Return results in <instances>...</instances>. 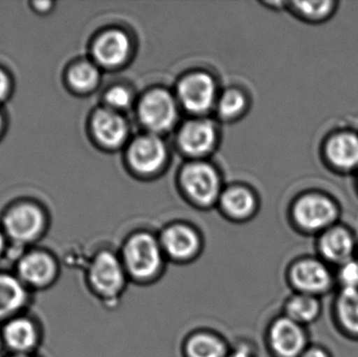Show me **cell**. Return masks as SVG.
<instances>
[{
	"label": "cell",
	"instance_id": "34",
	"mask_svg": "<svg viewBox=\"0 0 358 357\" xmlns=\"http://www.w3.org/2000/svg\"><path fill=\"white\" fill-rule=\"evenodd\" d=\"M4 357H42L40 356L39 354H15V356H13V354H8V356H6Z\"/></svg>",
	"mask_w": 358,
	"mask_h": 357
},
{
	"label": "cell",
	"instance_id": "12",
	"mask_svg": "<svg viewBox=\"0 0 358 357\" xmlns=\"http://www.w3.org/2000/svg\"><path fill=\"white\" fill-rule=\"evenodd\" d=\"M159 242L168 261L176 264L189 263L201 252L199 235L193 228L185 224L168 226L162 233Z\"/></svg>",
	"mask_w": 358,
	"mask_h": 357
},
{
	"label": "cell",
	"instance_id": "7",
	"mask_svg": "<svg viewBox=\"0 0 358 357\" xmlns=\"http://www.w3.org/2000/svg\"><path fill=\"white\" fill-rule=\"evenodd\" d=\"M1 330L6 356L38 354L43 343V327L29 312L4 322Z\"/></svg>",
	"mask_w": 358,
	"mask_h": 357
},
{
	"label": "cell",
	"instance_id": "2",
	"mask_svg": "<svg viewBox=\"0 0 358 357\" xmlns=\"http://www.w3.org/2000/svg\"><path fill=\"white\" fill-rule=\"evenodd\" d=\"M88 291L106 305L121 300L130 282L119 254L103 249L88 260L85 268Z\"/></svg>",
	"mask_w": 358,
	"mask_h": 357
},
{
	"label": "cell",
	"instance_id": "15",
	"mask_svg": "<svg viewBox=\"0 0 358 357\" xmlns=\"http://www.w3.org/2000/svg\"><path fill=\"white\" fill-rule=\"evenodd\" d=\"M216 96V85L212 77L203 73H192L181 80L178 96L183 106L191 112H206L212 107Z\"/></svg>",
	"mask_w": 358,
	"mask_h": 357
},
{
	"label": "cell",
	"instance_id": "6",
	"mask_svg": "<svg viewBox=\"0 0 358 357\" xmlns=\"http://www.w3.org/2000/svg\"><path fill=\"white\" fill-rule=\"evenodd\" d=\"M45 214L33 203H20L8 210L2 218L1 228L8 242L29 249L45 234Z\"/></svg>",
	"mask_w": 358,
	"mask_h": 357
},
{
	"label": "cell",
	"instance_id": "32",
	"mask_svg": "<svg viewBox=\"0 0 358 357\" xmlns=\"http://www.w3.org/2000/svg\"><path fill=\"white\" fill-rule=\"evenodd\" d=\"M8 245H10V242H8V238H6L1 226H0V262L4 261V259H6Z\"/></svg>",
	"mask_w": 358,
	"mask_h": 357
},
{
	"label": "cell",
	"instance_id": "23",
	"mask_svg": "<svg viewBox=\"0 0 358 357\" xmlns=\"http://www.w3.org/2000/svg\"><path fill=\"white\" fill-rule=\"evenodd\" d=\"M221 205L229 217L242 220L254 213L256 201L254 195L246 189L233 188L222 195Z\"/></svg>",
	"mask_w": 358,
	"mask_h": 357
},
{
	"label": "cell",
	"instance_id": "5",
	"mask_svg": "<svg viewBox=\"0 0 358 357\" xmlns=\"http://www.w3.org/2000/svg\"><path fill=\"white\" fill-rule=\"evenodd\" d=\"M19 280L31 293L48 291L58 282L60 261L54 253L39 247H29L12 268Z\"/></svg>",
	"mask_w": 358,
	"mask_h": 357
},
{
	"label": "cell",
	"instance_id": "33",
	"mask_svg": "<svg viewBox=\"0 0 358 357\" xmlns=\"http://www.w3.org/2000/svg\"><path fill=\"white\" fill-rule=\"evenodd\" d=\"M0 356H6V349H4L3 337H2L1 325H0Z\"/></svg>",
	"mask_w": 358,
	"mask_h": 357
},
{
	"label": "cell",
	"instance_id": "17",
	"mask_svg": "<svg viewBox=\"0 0 358 357\" xmlns=\"http://www.w3.org/2000/svg\"><path fill=\"white\" fill-rule=\"evenodd\" d=\"M331 316L343 337L358 342V289H336Z\"/></svg>",
	"mask_w": 358,
	"mask_h": 357
},
{
	"label": "cell",
	"instance_id": "10",
	"mask_svg": "<svg viewBox=\"0 0 358 357\" xmlns=\"http://www.w3.org/2000/svg\"><path fill=\"white\" fill-rule=\"evenodd\" d=\"M324 163L338 174L358 172V132L338 129L326 136L322 147Z\"/></svg>",
	"mask_w": 358,
	"mask_h": 357
},
{
	"label": "cell",
	"instance_id": "35",
	"mask_svg": "<svg viewBox=\"0 0 358 357\" xmlns=\"http://www.w3.org/2000/svg\"><path fill=\"white\" fill-rule=\"evenodd\" d=\"M2 127H3V119H2V115L0 113V132H1Z\"/></svg>",
	"mask_w": 358,
	"mask_h": 357
},
{
	"label": "cell",
	"instance_id": "18",
	"mask_svg": "<svg viewBox=\"0 0 358 357\" xmlns=\"http://www.w3.org/2000/svg\"><path fill=\"white\" fill-rule=\"evenodd\" d=\"M216 142V131L210 122L194 119L181 128L178 136L180 148L194 156L206 154L212 150Z\"/></svg>",
	"mask_w": 358,
	"mask_h": 357
},
{
	"label": "cell",
	"instance_id": "24",
	"mask_svg": "<svg viewBox=\"0 0 358 357\" xmlns=\"http://www.w3.org/2000/svg\"><path fill=\"white\" fill-rule=\"evenodd\" d=\"M338 2L334 0L326 1H294L292 10L300 18L307 22L322 23L331 19L338 8Z\"/></svg>",
	"mask_w": 358,
	"mask_h": 357
},
{
	"label": "cell",
	"instance_id": "8",
	"mask_svg": "<svg viewBox=\"0 0 358 357\" xmlns=\"http://www.w3.org/2000/svg\"><path fill=\"white\" fill-rule=\"evenodd\" d=\"M266 343L273 357H300L311 345L307 327L281 314L267 328Z\"/></svg>",
	"mask_w": 358,
	"mask_h": 357
},
{
	"label": "cell",
	"instance_id": "19",
	"mask_svg": "<svg viewBox=\"0 0 358 357\" xmlns=\"http://www.w3.org/2000/svg\"><path fill=\"white\" fill-rule=\"evenodd\" d=\"M129 54V38L121 31H106L94 43V58L103 66H120L127 60Z\"/></svg>",
	"mask_w": 358,
	"mask_h": 357
},
{
	"label": "cell",
	"instance_id": "25",
	"mask_svg": "<svg viewBox=\"0 0 358 357\" xmlns=\"http://www.w3.org/2000/svg\"><path fill=\"white\" fill-rule=\"evenodd\" d=\"M67 78L73 89L87 92L98 85L100 73L92 63L81 62L71 67Z\"/></svg>",
	"mask_w": 358,
	"mask_h": 357
},
{
	"label": "cell",
	"instance_id": "16",
	"mask_svg": "<svg viewBox=\"0 0 358 357\" xmlns=\"http://www.w3.org/2000/svg\"><path fill=\"white\" fill-rule=\"evenodd\" d=\"M167 151L161 138L144 136L136 138L129 149V161L134 170L142 174L159 171L166 161Z\"/></svg>",
	"mask_w": 358,
	"mask_h": 357
},
{
	"label": "cell",
	"instance_id": "9",
	"mask_svg": "<svg viewBox=\"0 0 358 357\" xmlns=\"http://www.w3.org/2000/svg\"><path fill=\"white\" fill-rule=\"evenodd\" d=\"M315 251L326 263L334 268H338L357 257V235L352 228L338 222L317 236Z\"/></svg>",
	"mask_w": 358,
	"mask_h": 357
},
{
	"label": "cell",
	"instance_id": "3",
	"mask_svg": "<svg viewBox=\"0 0 358 357\" xmlns=\"http://www.w3.org/2000/svg\"><path fill=\"white\" fill-rule=\"evenodd\" d=\"M286 280L292 293L323 298L336 291V268L317 255L296 258L288 266Z\"/></svg>",
	"mask_w": 358,
	"mask_h": 357
},
{
	"label": "cell",
	"instance_id": "36",
	"mask_svg": "<svg viewBox=\"0 0 358 357\" xmlns=\"http://www.w3.org/2000/svg\"><path fill=\"white\" fill-rule=\"evenodd\" d=\"M357 189H358V172H357Z\"/></svg>",
	"mask_w": 358,
	"mask_h": 357
},
{
	"label": "cell",
	"instance_id": "28",
	"mask_svg": "<svg viewBox=\"0 0 358 357\" xmlns=\"http://www.w3.org/2000/svg\"><path fill=\"white\" fill-rule=\"evenodd\" d=\"M105 99L111 109H125L131 103V94L125 87L115 86L107 92Z\"/></svg>",
	"mask_w": 358,
	"mask_h": 357
},
{
	"label": "cell",
	"instance_id": "26",
	"mask_svg": "<svg viewBox=\"0 0 358 357\" xmlns=\"http://www.w3.org/2000/svg\"><path fill=\"white\" fill-rule=\"evenodd\" d=\"M245 106V96L241 92L238 90H229L219 101L218 112L225 119H233L239 115Z\"/></svg>",
	"mask_w": 358,
	"mask_h": 357
},
{
	"label": "cell",
	"instance_id": "13",
	"mask_svg": "<svg viewBox=\"0 0 358 357\" xmlns=\"http://www.w3.org/2000/svg\"><path fill=\"white\" fill-rule=\"evenodd\" d=\"M181 182L191 198L203 205L214 203L220 190L216 171L204 163L187 165L181 174Z\"/></svg>",
	"mask_w": 358,
	"mask_h": 357
},
{
	"label": "cell",
	"instance_id": "22",
	"mask_svg": "<svg viewBox=\"0 0 358 357\" xmlns=\"http://www.w3.org/2000/svg\"><path fill=\"white\" fill-rule=\"evenodd\" d=\"M229 351L223 337L212 331H196L183 344L185 357H227Z\"/></svg>",
	"mask_w": 358,
	"mask_h": 357
},
{
	"label": "cell",
	"instance_id": "11",
	"mask_svg": "<svg viewBox=\"0 0 358 357\" xmlns=\"http://www.w3.org/2000/svg\"><path fill=\"white\" fill-rule=\"evenodd\" d=\"M138 115L145 127L159 133L167 131L176 124L178 107L169 92L163 89L152 90L141 101Z\"/></svg>",
	"mask_w": 358,
	"mask_h": 357
},
{
	"label": "cell",
	"instance_id": "1",
	"mask_svg": "<svg viewBox=\"0 0 358 357\" xmlns=\"http://www.w3.org/2000/svg\"><path fill=\"white\" fill-rule=\"evenodd\" d=\"M119 255L130 282L140 285L155 282L164 274L168 261L159 238L149 233L130 236Z\"/></svg>",
	"mask_w": 358,
	"mask_h": 357
},
{
	"label": "cell",
	"instance_id": "38",
	"mask_svg": "<svg viewBox=\"0 0 358 357\" xmlns=\"http://www.w3.org/2000/svg\"><path fill=\"white\" fill-rule=\"evenodd\" d=\"M357 258H358V255H357Z\"/></svg>",
	"mask_w": 358,
	"mask_h": 357
},
{
	"label": "cell",
	"instance_id": "29",
	"mask_svg": "<svg viewBox=\"0 0 358 357\" xmlns=\"http://www.w3.org/2000/svg\"><path fill=\"white\" fill-rule=\"evenodd\" d=\"M227 357H256L254 348L248 343L237 344Z\"/></svg>",
	"mask_w": 358,
	"mask_h": 357
},
{
	"label": "cell",
	"instance_id": "14",
	"mask_svg": "<svg viewBox=\"0 0 358 357\" xmlns=\"http://www.w3.org/2000/svg\"><path fill=\"white\" fill-rule=\"evenodd\" d=\"M33 300L34 293L12 270H0V325L29 312Z\"/></svg>",
	"mask_w": 358,
	"mask_h": 357
},
{
	"label": "cell",
	"instance_id": "37",
	"mask_svg": "<svg viewBox=\"0 0 358 357\" xmlns=\"http://www.w3.org/2000/svg\"><path fill=\"white\" fill-rule=\"evenodd\" d=\"M4 356H0V357H4Z\"/></svg>",
	"mask_w": 358,
	"mask_h": 357
},
{
	"label": "cell",
	"instance_id": "30",
	"mask_svg": "<svg viewBox=\"0 0 358 357\" xmlns=\"http://www.w3.org/2000/svg\"><path fill=\"white\" fill-rule=\"evenodd\" d=\"M300 357H334L331 352L321 345H313L311 344Z\"/></svg>",
	"mask_w": 358,
	"mask_h": 357
},
{
	"label": "cell",
	"instance_id": "4",
	"mask_svg": "<svg viewBox=\"0 0 358 357\" xmlns=\"http://www.w3.org/2000/svg\"><path fill=\"white\" fill-rule=\"evenodd\" d=\"M341 207L338 201L326 192L313 191L302 195L292 207L294 226L306 235L319 236L330 226L338 224Z\"/></svg>",
	"mask_w": 358,
	"mask_h": 357
},
{
	"label": "cell",
	"instance_id": "20",
	"mask_svg": "<svg viewBox=\"0 0 358 357\" xmlns=\"http://www.w3.org/2000/svg\"><path fill=\"white\" fill-rule=\"evenodd\" d=\"M92 131L101 144L120 146L127 138L128 126L123 117L111 109H101L92 119Z\"/></svg>",
	"mask_w": 358,
	"mask_h": 357
},
{
	"label": "cell",
	"instance_id": "21",
	"mask_svg": "<svg viewBox=\"0 0 358 357\" xmlns=\"http://www.w3.org/2000/svg\"><path fill=\"white\" fill-rule=\"evenodd\" d=\"M323 312L321 298L292 293L283 305L284 316L304 327L315 324Z\"/></svg>",
	"mask_w": 358,
	"mask_h": 357
},
{
	"label": "cell",
	"instance_id": "27",
	"mask_svg": "<svg viewBox=\"0 0 358 357\" xmlns=\"http://www.w3.org/2000/svg\"><path fill=\"white\" fill-rule=\"evenodd\" d=\"M336 289H358V258L336 268Z\"/></svg>",
	"mask_w": 358,
	"mask_h": 357
},
{
	"label": "cell",
	"instance_id": "31",
	"mask_svg": "<svg viewBox=\"0 0 358 357\" xmlns=\"http://www.w3.org/2000/svg\"><path fill=\"white\" fill-rule=\"evenodd\" d=\"M10 81L8 75L0 68V102L6 100L8 94H10Z\"/></svg>",
	"mask_w": 358,
	"mask_h": 357
}]
</instances>
